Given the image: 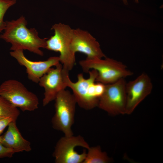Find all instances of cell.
I'll list each match as a JSON object with an SVG mask.
<instances>
[{"label":"cell","instance_id":"13","mask_svg":"<svg viewBox=\"0 0 163 163\" xmlns=\"http://www.w3.org/2000/svg\"><path fill=\"white\" fill-rule=\"evenodd\" d=\"M16 122H12L9 124L7 131L2 135L1 143L5 147L13 150L15 153L29 152L31 150L30 143L22 136Z\"/></svg>","mask_w":163,"mask_h":163},{"label":"cell","instance_id":"4","mask_svg":"<svg viewBox=\"0 0 163 163\" xmlns=\"http://www.w3.org/2000/svg\"><path fill=\"white\" fill-rule=\"evenodd\" d=\"M54 34L46 41V49L58 52L59 61L63 65V69L69 72L75 63L74 53L71 50L70 44L72 30L69 25L62 23L56 24L51 28Z\"/></svg>","mask_w":163,"mask_h":163},{"label":"cell","instance_id":"20","mask_svg":"<svg viewBox=\"0 0 163 163\" xmlns=\"http://www.w3.org/2000/svg\"><path fill=\"white\" fill-rule=\"evenodd\" d=\"M2 136H0V142H1L2 140Z\"/></svg>","mask_w":163,"mask_h":163},{"label":"cell","instance_id":"15","mask_svg":"<svg viewBox=\"0 0 163 163\" xmlns=\"http://www.w3.org/2000/svg\"><path fill=\"white\" fill-rule=\"evenodd\" d=\"M20 113L17 108L0 95V117L11 116L16 120Z\"/></svg>","mask_w":163,"mask_h":163},{"label":"cell","instance_id":"2","mask_svg":"<svg viewBox=\"0 0 163 163\" xmlns=\"http://www.w3.org/2000/svg\"><path fill=\"white\" fill-rule=\"evenodd\" d=\"M62 72L66 86L72 90L79 106L87 110L98 107L105 85L95 82L98 74L96 70H89L88 72L89 77L87 79L84 77L82 73L78 74V81L75 82L71 81L69 77V72L63 68Z\"/></svg>","mask_w":163,"mask_h":163},{"label":"cell","instance_id":"19","mask_svg":"<svg viewBox=\"0 0 163 163\" xmlns=\"http://www.w3.org/2000/svg\"><path fill=\"white\" fill-rule=\"evenodd\" d=\"M123 4L125 5H127L128 4L127 0H122Z\"/></svg>","mask_w":163,"mask_h":163},{"label":"cell","instance_id":"1","mask_svg":"<svg viewBox=\"0 0 163 163\" xmlns=\"http://www.w3.org/2000/svg\"><path fill=\"white\" fill-rule=\"evenodd\" d=\"M5 22L4 32L0 35V38L11 44L10 50H27L40 56L43 55L40 48H45L48 38H40L34 28L28 29L24 17L22 16L16 20Z\"/></svg>","mask_w":163,"mask_h":163},{"label":"cell","instance_id":"17","mask_svg":"<svg viewBox=\"0 0 163 163\" xmlns=\"http://www.w3.org/2000/svg\"><path fill=\"white\" fill-rule=\"evenodd\" d=\"M16 121L13 117L11 116L0 117V136L5 128L12 122Z\"/></svg>","mask_w":163,"mask_h":163},{"label":"cell","instance_id":"3","mask_svg":"<svg viewBox=\"0 0 163 163\" xmlns=\"http://www.w3.org/2000/svg\"><path fill=\"white\" fill-rule=\"evenodd\" d=\"M79 64L85 72L88 73L91 69L96 70L98 74L95 81L104 85L113 83L133 74L121 62L106 57L104 59L86 58Z\"/></svg>","mask_w":163,"mask_h":163},{"label":"cell","instance_id":"6","mask_svg":"<svg viewBox=\"0 0 163 163\" xmlns=\"http://www.w3.org/2000/svg\"><path fill=\"white\" fill-rule=\"evenodd\" d=\"M0 95L23 111H33L38 108L37 96L15 79L6 80L0 85Z\"/></svg>","mask_w":163,"mask_h":163},{"label":"cell","instance_id":"21","mask_svg":"<svg viewBox=\"0 0 163 163\" xmlns=\"http://www.w3.org/2000/svg\"><path fill=\"white\" fill-rule=\"evenodd\" d=\"M135 2L136 3H139V0H134Z\"/></svg>","mask_w":163,"mask_h":163},{"label":"cell","instance_id":"14","mask_svg":"<svg viewBox=\"0 0 163 163\" xmlns=\"http://www.w3.org/2000/svg\"><path fill=\"white\" fill-rule=\"evenodd\" d=\"M82 163H108L112 159L105 152H102L99 146L90 147Z\"/></svg>","mask_w":163,"mask_h":163},{"label":"cell","instance_id":"11","mask_svg":"<svg viewBox=\"0 0 163 163\" xmlns=\"http://www.w3.org/2000/svg\"><path fill=\"white\" fill-rule=\"evenodd\" d=\"M55 68H50L40 78L39 85L44 89L43 105L45 106L55 100L57 94L67 87L60 63Z\"/></svg>","mask_w":163,"mask_h":163},{"label":"cell","instance_id":"16","mask_svg":"<svg viewBox=\"0 0 163 163\" xmlns=\"http://www.w3.org/2000/svg\"><path fill=\"white\" fill-rule=\"evenodd\" d=\"M16 2V0H0V33L4 30L6 25V22L3 20L5 13Z\"/></svg>","mask_w":163,"mask_h":163},{"label":"cell","instance_id":"8","mask_svg":"<svg viewBox=\"0 0 163 163\" xmlns=\"http://www.w3.org/2000/svg\"><path fill=\"white\" fill-rule=\"evenodd\" d=\"M77 146L87 149L89 147L88 143L81 135L70 136H64L58 141L53 153L56 163H82L87 152L85 150L81 154L75 150Z\"/></svg>","mask_w":163,"mask_h":163},{"label":"cell","instance_id":"12","mask_svg":"<svg viewBox=\"0 0 163 163\" xmlns=\"http://www.w3.org/2000/svg\"><path fill=\"white\" fill-rule=\"evenodd\" d=\"M23 50H18L10 53L21 66L26 68L28 79L32 82L38 83L40 78L53 66L59 63V56H52L43 61H34L29 60L24 56Z\"/></svg>","mask_w":163,"mask_h":163},{"label":"cell","instance_id":"18","mask_svg":"<svg viewBox=\"0 0 163 163\" xmlns=\"http://www.w3.org/2000/svg\"><path fill=\"white\" fill-rule=\"evenodd\" d=\"M15 153L13 150L5 147L0 142V158H11Z\"/></svg>","mask_w":163,"mask_h":163},{"label":"cell","instance_id":"7","mask_svg":"<svg viewBox=\"0 0 163 163\" xmlns=\"http://www.w3.org/2000/svg\"><path fill=\"white\" fill-rule=\"evenodd\" d=\"M126 82L124 78L105 85L98 107L111 115L125 114Z\"/></svg>","mask_w":163,"mask_h":163},{"label":"cell","instance_id":"10","mask_svg":"<svg viewBox=\"0 0 163 163\" xmlns=\"http://www.w3.org/2000/svg\"><path fill=\"white\" fill-rule=\"evenodd\" d=\"M70 48L75 53L79 52L85 54L88 59L106 57L96 39L88 31L79 28L73 29Z\"/></svg>","mask_w":163,"mask_h":163},{"label":"cell","instance_id":"9","mask_svg":"<svg viewBox=\"0 0 163 163\" xmlns=\"http://www.w3.org/2000/svg\"><path fill=\"white\" fill-rule=\"evenodd\" d=\"M152 88L151 79L145 73L126 83L125 114H131L141 102L151 93Z\"/></svg>","mask_w":163,"mask_h":163},{"label":"cell","instance_id":"5","mask_svg":"<svg viewBox=\"0 0 163 163\" xmlns=\"http://www.w3.org/2000/svg\"><path fill=\"white\" fill-rule=\"evenodd\" d=\"M55 100V113L51 120L53 128L63 132L65 136L73 135L71 128L77 104L74 95L64 89L58 93Z\"/></svg>","mask_w":163,"mask_h":163}]
</instances>
